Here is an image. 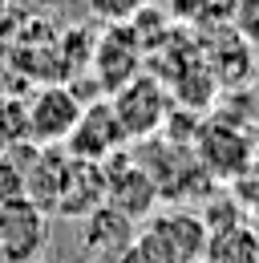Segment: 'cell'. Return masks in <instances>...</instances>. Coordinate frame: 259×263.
I'll return each instance as SVG.
<instances>
[{
  "label": "cell",
  "instance_id": "obj_1",
  "mask_svg": "<svg viewBox=\"0 0 259 263\" xmlns=\"http://www.w3.org/2000/svg\"><path fill=\"white\" fill-rule=\"evenodd\" d=\"M109 101L118 126L126 134V142H146V138H158L162 122L170 114V93L154 73H138L130 85H122Z\"/></svg>",
  "mask_w": 259,
  "mask_h": 263
},
{
  "label": "cell",
  "instance_id": "obj_2",
  "mask_svg": "<svg viewBox=\"0 0 259 263\" xmlns=\"http://www.w3.org/2000/svg\"><path fill=\"white\" fill-rule=\"evenodd\" d=\"M81 109L85 105L77 98V89H69V85H45L32 98V105L25 109V134H29V142L36 150L65 146L73 126L81 122Z\"/></svg>",
  "mask_w": 259,
  "mask_h": 263
},
{
  "label": "cell",
  "instance_id": "obj_3",
  "mask_svg": "<svg viewBox=\"0 0 259 263\" xmlns=\"http://www.w3.org/2000/svg\"><path fill=\"white\" fill-rule=\"evenodd\" d=\"M251 158H255V146H251V138L239 126H231V122H202V130L194 138V162L211 178H243Z\"/></svg>",
  "mask_w": 259,
  "mask_h": 263
},
{
  "label": "cell",
  "instance_id": "obj_4",
  "mask_svg": "<svg viewBox=\"0 0 259 263\" xmlns=\"http://www.w3.org/2000/svg\"><path fill=\"white\" fill-rule=\"evenodd\" d=\"M101 174H105V206L109 211H118L122 219H146L150 211H154V202H158V182H154V174L150 170H142V166L134 162V158H109V162H101Z\"/></svg>",
  "mask_w": 259,
  "mask_h": 263
},
{
  "label": "cell",
  "instance_id": "obj_5",
  "mask_svg": "<svg viewBox=\"0 0 259 263\" xmlns=\"http://www.w3.org/2000/svg\"><path fill=\"white\" fill-rule=\"evenodd\" d=\"M89 65H94V81L101 85L105 98H114L122 85H130L142 73V45L134 41L130 25H109L97 36L94 53H89Z\"/></svg>",
  "mask_w": 259,
  "mask_h": 263
},
{
  "label": "cell",
  "instance_id": "obj_6",
  "mask_svg": "<svg viewBox=\"0 0 259 263\" xmlns=\"http://www.w3.org/2000/svg\"><path fill=\"white\" fill-rule=\"evenodd\" d=\"M118 146H126V134H122V126H118L109 101L97 98V101H89V105L81 109V122H77L73 134H69L65 154L77 158V162L101 166V162H109V158L118 154Z\"/></svg>",
  "mask_w": 259,
  "mask_h": 263
},
{
  "label": "cell",
  "instance_id": "obj_7",
  "mask_svg": "<svg viewBox=\"0 0 259 263\" xmlns=\"http://www.w3.org/2000/svg\"><path fill=\"white\" fill-rule=\"evenodd\" d=\"M142 239L154 243L170 263H198L207 251V223L191 211H158L146 219Z\"/></svg>",
  "mask_w": 259,
  "mask_h": 263
},
{
  "label": "cell",
  "instance_id": "obj_8",
  "mask_svg": "<svg viewBox=\"0 0 259 263\" xmlns=\"http://www.w3.org/2000/svg\"><path fill=\"white\" fill-rule=\"evenodd\" d=\"M49 219L29 198L0 202V263H32L45 247Z\"/></svg>",
  "mask_w": 259,
  "mask_h": 263
},
{
  "label": "cell",
  "instance_id": "obj_9",
  "mask_svg": "<svg viewBox=\"0 0 259 263\" xmlns=\"http://www.w3.org/2000/svg\"><path fill=\"white\" fill-rule=\"evenodd\" d=\"M130 243H134V223L122 219L118 211H109L105 202L94 215H85V247H89V263H118L126 259Z\"/></svg>",
  "mask_w": 259,
  "mask_h": 263
},
{
  "label": "cell",
  "instance_id": "obj_10",
  "mask_svg": "<svg viewBox=\"0 0 259 263\" xmlns=\"http://www.w3.org/2000/svg\"><path fill=\"white\" fill-rule=\"evenodd\" d=\"M207 263H259V235L247 223H235L227 231L207 235Z\"/></svg>",
  "mask_w": 259,
  "mask_h": 263
},
{
  "label": "cell",
  "instance_id": "obj_11",
  "mask_svg": "<svg viewBox=\"0 0 259 263\" xmlns=\"http://www.w3.org/2000/svg\"><path fill=\"white\" fill-rule=\"evenodd\" d=\"M227 16H231L235 36H239L247 49H251V45H259V0H231Z\"/></svg>",
  "mask_w": 259,
  "mask_h": 263
},
{
  "label": "cell",
  "instance_id": "obj_12",
  "mask_svg": "<svg viewBox=\"0 0 259 263\" xmlns=\"http://www.w3.org/2000/svg\"><path fill=\"white\" fill-rule=\"evenodd\" d=\"M142 4H146V0H85V8H89L94 16H101L105 25H126Z\"/></svg>",
  "mask_w": 259,
  "mask_h": 263
},
{
  "label": "cell",
  "instance_id": "obj_13",
  "mask_svg": "<svg viewBox=\"0 0 259 263\" xmlns=\"http://www.w3.org/2000/svg\"><path fill=\"white\" fill-rule=\"evenodd\" d=\"M227 4H231V0H227Z\"/></svg>",
  "mask_w": 259,
  "mask_h": 263
}]
</instances>
